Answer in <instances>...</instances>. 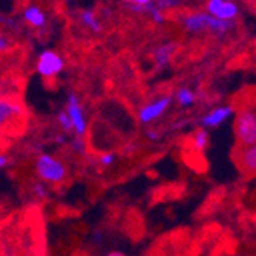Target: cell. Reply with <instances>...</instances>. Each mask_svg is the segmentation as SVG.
<instances>
[{"instance_id": "1", "label": "cell", "mask_w": 256, "mask_h": 256, "mask_svg": "<svg viewBox=\"0 0 256 256\" xmlns=\"http://www.w3.org/2000/svg\"><path fill=\"white\" fill-rule=\"evenodd\" d=\"M34 174L48 186H58L68 180V166L62 158L44 152L34 160Z\"/></svg>"}, {"instance_id": "2", "label": "cell", "mask_w": 256, "mask_h": 256, "mask_svg": "<svg viewBox=\"0 0 256 256\" xmlns=\"http://www.w3.org/2000/svg\"><path fill=\"white\" fill-rule=\"evenodd\" d=\"M235 136L241 146L256 144V112L253 108L241 109L235 117Z\"/></svg>"}, {"instance_id": "3", "label": "cell", "mask_w": 256, "mask_h": 256, "mask_svg": "<svg viewBox=\"0 0 256 256\" xmlns=\"http://www.w3.org/2000/svg\"><path fill=\"white\" fill-rule=\"evenodd\" d=\"M64 112L68 114L69 120H71V123H72V135L84 138L88 134V129H89V123H88L84 106L82 104V102H80V98L76 92H71V94L68 96Z\"/></svg>"}, {"instance_id": "4", "label": "cell", "mask_w": 256, "mask_h": 256, "mask_svg": "<svg viewBox=\"0 0 256 256\" xmlns=\"http://www.w3.org/2000/svg\"><path fill=\"white\" fill-rule=\"evenodd\" d=\"M172 103H174L172 96H160L140 108L136 112V118L142 124L149 126L156 120H160L170 109Z\"/></svg>"}, {"instance_id": "5", "label": "cell", "mask_w": 256, "mask_h": 256, "mask_svg": "<svg viewBox=\"0 0 256 256\" xmlns=\"http://www.w3.org/2000/svg\"><path fill=\"white\" fill-rule=\"evenodd\" d=\"M64 64L66 63H64L63 57L58 52L46 50V51L40 52V56L37 58L36 69H37V74L40 77L52 80V78L58 77L63 72Z\"/></svg>"}, {"instance_id": "6", "label": "cell", "mask_w": 256, "mask_h": 256, "mask_svg": "<svg viewBox=\"0 0 256 256\" xmlns=\"http://www.w3.org/2000/svg\"><path fill=\"white\" fill-rule=\"evenodd\" d=\"M23 117L25 108L20 102L10 97H0V130L14 128Z\"/></svg>"}, {"instance_id": "7", "label": "cell", "mask_w": 256, "mask_h": 256, "mask_svg": "<svg viewBox=\"0 0 256 256\" xmlns=\"http://www.w3.org/2000/svg\"><path fill=\"white\" fill-rule=\"evenodd\" d=\"M235 115V108L232 104H221V106H216L214 109H210L207 114H204L201 120H200V124L202 129L208 130V129H215V128H220L222 126L224 123H227L232 117Z\"/></svg>"}, {"instance_id": "8", "label": "cell", "mask_w": 256, "mask_h": 256, "mask_svg": "<svg viewBox=\"0 0 256 256\" xmlns=\"http://www.w3.org/2000/svg\"><path fill=\"white\" fill-rule=\"evenodd\" d=\"M210 14L206 11H196L181 17V25L186 32L189 34H200L208 30V22H210Z\"/></svg>"}, {"instance_id": "9", "label": "cell", "mask_w": 256, "mask_h": 256, "mask_svg": "<svg viewBox=\"0 0 256 256\" xmlns=\"http://www.w3.org/2000/svg\"><path fill=\"white\" fill-rule=\"evenodd\" d=\"M22 17L25 20V23H28L30 26L36 30L44 28L48 25V14H46V11L40 5H36V4H30L23 8Z\"/></svg>"}, {"instance_id": "10", "label": "cell", "mask_w": 256, "mask_h": 256, "mask_svg": "<svg viewBox=\"0 0 256 256\" xmlns=\"http://www.w3.org/2000/svg\"><path fill=\"white\" fill-rule=\"evenodd\" d=\"M176 52V44L172 42H164V43H160L156 44L154 51H152V58L156 63V66L160 68H166L170 64Z\"/></svg>"}, {"instance_id": "11", "label": "cell", "mask_w": 256, "mask_h": 256, "mask_svg": "<svg viewBox=\"0 0 256 256\" xmlns=\"http://www.w3.org/2000/svg\"><path fill=\"white\" fill-rule=\"evenodd\" d=\"M238 164L246 174L253 175L256 172V148L242 146L238 152Z\"/></svg>"}, {"instance_id": "12", "label": "cell", "mask_w": 256, "mask_h": 256, "mask_svg": "<svg viewBox=\"0 0 256 256\" xmlns=\"http://www.w3.org/2000/svg\"><path fill=\"white\" fill-rule=\"evenodd\" d=\"M78 20H80V25L83 28H86L88 31H90L92 34H102L103 32V25L100 18L97 17L96 11L94 10H83L78 16Z\"/></svg>"}, {"instance_id": "13", "label": "cell", "mask_w": 256, "mask_h": 256, "mask_svg": "<svg viewBox=\"0 0 256 256\" xmlns=\"http://www.w3.org/2000/svg\"><path fill=\"white\" fill-rule=\"evenodd\" d=\"M240 14V6L236 2H222L220 4L216 12L214 14V17L221 18V20H235Z\"/></svg>"}, {"instance_id": "14", "label": "cell", "mask_w": 256, "mask_h": 256, "mask_svg": "<svg viewBox=\"0 0 256 256\" xmlns=\"http://www.w3.org/2000/svg\"><path fill=\"white\" fill-rule=\"evenodd\" d=\"M30 195L38 201L48 200L51 196V186L43 182L42 180L36 178L30 182Z\"/></svg>"}, {"instance_id": "15", "label": "cell", "mask_w": 256, "mask_h": 256, "mask_svg": "<svg viewBox=\"0 0 256 256\" xmlns=\"http://www.w3.org/2000/svg\"><path fill=\"white\" fill-rule=\"evenodd\" d=\"M235 28V22L234 20H221L216 17H210V22H208V30L216 36H227L232 30Z\"/></svg>"}, {"instance_id": "16", "label": "cell", "mask_w": 256, "mask_h": 256, "mask_svg": "<svg viewBox=\"0 0 256 256\" xmlns=\"http://www.w3.org/2000/svg\"><path fill=\"white\" fill-rule=\"evenodd\" d=\"M175 100L178 103V106L189 109L192 106H195L196 103V94L190 89V88H180L175 94Z\"/></svg>"}, {"instance_id": "17", "label": "cell", "mask_w": 256, "mask_h": 256, "mask_svg": "<svg viewBox=\"0 0 256 256\" xmlns=\"http://www.w3.org/2000/svg\"><path fill=\"white\" fill-rule=\"evenodd\" d=\"M210 146V134L206 129H200L192 135V148L196 152H206Z\"/></svg>"}, {"instance_id": "18", "label": "cell", "mask_w": 256, "mask_h": 256, "mask_svg": "<svg viewBox=\"0 0 256 256\" xmlns=\"http://www.w3.org/2000/svg\"><path fill=\"white\" fill-rule=\"evenodd\" d=\"M69 148H71V150L80 156V158H88L89 156V149H88V143L86 140L83 136H77V135H72L71 138H69L68 142Z\"/></svg>"}, {"instance_id": "19", "label": "cell", "mask_w": 256, "mask_h": 256, "mask_svg": "<svg viewBox=\"0 0 256 256\" xmlns=\"http://www.w3.org/2000/svg\"><path fill=\"white\" fill-rule=\"evenodd\" d=\"M56 122H57V124L60 126V129H62L63 134H66V135H72V123H71V120H69L68 114H66L64 110H60V112L57 114Z\"/></svg>"}, {"instance_id": "20", "label": "cell", "mask_w": 256, "mask_h": 256, "mask_svg": "<svg viewBox=\"0 0 256 256\" xmlns=\"http://www.w3.org/2000/svg\"><path fill=\"white\" fill-rule=\"evenodd\" d=\"M117 154L115 152H103L102 155H98L97 158V164L103 169H109L112 168L115 162H117Z\"/></svg>"}, {"instance_id": "21", "label": "cell", "mask_w": 256, "mask_h": 256, "mask_svg": "<svg viewBox=\"0 0 256 256\" xmlns=\"http://www.w3.org/2000/svg\"><path fill=\"white\" fill-rule=\"evenodd\" d=\"M155 6H158L162 12L175 10L182 5V0H154Z\"/></svg>"}, {"instance_id": "22", "label": "cell", "mask_w": 256, "mask_h": 256, "mask_svg": "<svg viewBox=\"0 0 256 256\" xmlns=\"http://www.w3.org/2000/svg\"><path fill=\"white\" fill-rule=\"evenodd\" d=\"M12 46V42L10 38V36L0 32V52H6Z\"/></svg>"}, {"instance_id": "23", "label": "cell", "mask_w": 256, "mask_h": 256, "mask_svg": "<svg viewBox=\"0 0 256 256\" xmlns=\"http://www.w3.org/2000/svg\"><path fill=\"white\" fill-rule=\"evenodd\" d=\"M161 136H162V134L160 130H156V129H148L146 130V138L149 140V142H152V143L160 142Z\"/></svg>"}, {"instance_id": "24", "label": "cell", "mask_w": 256, "mask_h": 256, "mask_svg": "<svg viewBox=\"0 0 256 256\" xmlns=\"http://www.w3.org/2000/svg\"><path fill=\"white\" fill-rule=\"evenodd\" d=\"M0 25H2V26H10V28H16L17 26V22H14L12 18H8L4 14H0Z\"/></svg>"}, {"instance_id": "25", "label": "cell", "mask_w": 256, "mask_h": 256, "mask_svg": "<svg viewBox=\"0 0 256 256\" xmlns=\"http://www.w3.org/2000/svg\"><path fill=\"white\" fill-rule=\"evenodd\" d=\"M54 142H56L57 146H64V144H68V142H69V135H66V134H58V135H56Z\"/></svg>"}, {"instance_id": "26", "label": "cell", "mask_w": 256, "mask_h": 256, "mask_svg": "<svg viewBox=\"0 0 256 256\" xmlns=\"http://www.w3.org/2000/svg\"><path fill=\"white\" fill-rule=\"evenodd\" d=\"M10 166V156L5 152H0V170Z\"/></svg>"}, {"instance_id": "27", "label": "cell", "mask_w": 256, "mask_h": 256, "mask_svg": "<svg viewBox=\"0 0 256 256\" xmlns=\"http://www.w3.org/2000/svg\"><path fill=\"white\" fill-rule=\"evenodd\" d=\"M154 0H126V4H132V5H140V6H144L152 4Z\"/></svg>"}, {"instance_id": "28", "label": "cell", "mask_w": 256, "mask_h": 256, "mask_svg": "<svg viewBox=\"0 0 256 256\" xmlns=\"http://www.w3.org/2000/svg\"><path fill=\"white\" fill-rule=\"evenodd\" d=\"M106 256H126V253L122 252V250H110V252L106 253Z\"/></svg>"}, {"instance_id": "29", "label": "cell", "mask_w": 256, "mask_h": 256, "mask_svg": "<svg viewBox=\"0 0 256 256\" xmlns=\"http://www.w3.org/2000/svg\"><path fill=\"white\" fill-rule=\"evenodd\" d=\"M224 2H235V0H224Z\"/></svg>"}, {"instance_id": "30", "label": "cell", "mask_w": 256, "mask_h": 256, "mask_svg": "<svg viewBox=\"0 0 256 256\" xmlns=\"http://www.w3.org/2000/svg\"><path fill=\"white\" fill-rule=\"evenodd\" d=\"M63 2H71V0H63Z\"/></svg>"}]
</instances>
